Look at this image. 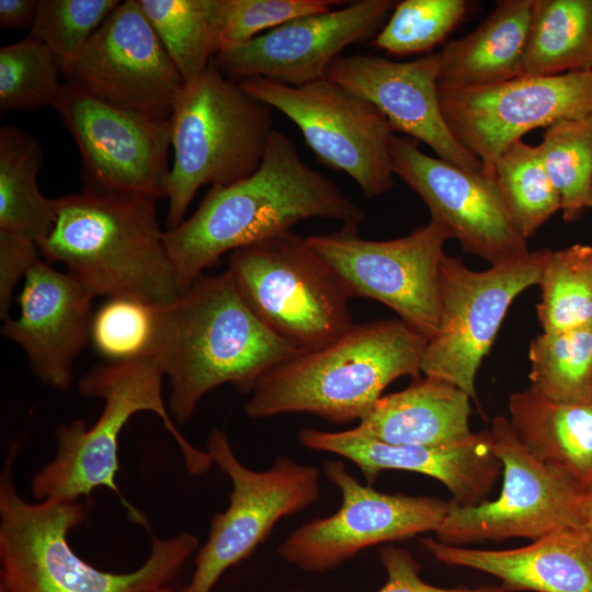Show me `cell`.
<instances>
[{
    "label": "cell",
    "instance_id": "d6986e66",
    "mask_svg": "<svg viewBox=\"0 0 592 592\" xmlns=\"http://www.w3.org/2000/svg\"><path fill=\"white\" fill-rule=\"evenodd\" d=\"M397 2L360 0L288 21L251 41L218 53L215 65L240 81L262 77L301 87L326 78L330 64L350 45L377 34Z\"/></svg>",
    "mask_w": 592,
    "mask_h": 592
},
{
    "label": "cell",
    "instance_id": "ab89813d",
    "mask_svg": "<svg viewBox=\"0 0 592 592\" xmlns=\"http://www.w3.org/2000/svg\"><path fill=\"white\" fill-rule=\"evenodd\" d=\"M36 243L0 231V317L9 318L13 291L21 277L39 260Z\"/></svg>",
    "mask_w": 592,
    "mask_h": 592
},
{
    "label": "cell",
    "instance_id": "8992f818",
    "mask_svg": "<svg viewBox=\"0 0 592 592\" xmlns=\"http://www.w3.org/2000/svg\"><path fill=\"white\" fill-rule=\"evenodd\" d=\"M163 376L150 358L109 362L82 376L79 394L103 399L101 414L90 428L82 420L57 426L56 455L33 477V496L39 501H77L106 487L119 497L134 522L146 525V517L124 499L115 481L119 434L141 411L153 412L162 420L190 474L208 470L213 464L208 452L189 443L173 423L162 395Z\"/></svg>",
    "mask_w": 592,
    "mask_h": 592
},
{
    "label": "cell",
    "instance_id": "9c48e42d",
    "mask_svg": "<svg viewBox=\"0 0 592 592\" xmlns=\"http://www.w3.org/2000/svg\"><path fill=\"white\" fill-rule=\"evenodd\" d=\"M502 464V489L496 500L459 505L452 500L434 532L444 544L460 546L524 537L532 542L563 528L584 527L585 486L565 468L536 459L497 415L490 429Z\"/></svg>",
    "mask_w": 592,
    "mask_h": 592
},
{
    "label": "cell",
    "instance_id": "8fae6325",
    "mask_svg": "<svg viewBox=\"0 0 592 592\" xmlns=\"http://www.w3.org/2000/svg\"><path fill=\"white\" fill-rule=\"evenodd\" d=\"M551 250L528 251L486 271L469 269L459 257L443 258L441 314L428 340L420 371L447 380L476 400L478 368L489 353L512 301L538 285Z\"/></svg>",
    "mask_w": 592,
    "mask_h": 592
},
{
    "label": "cell",
    "instance_id": "f6af8a7d",
    "mask_svg": "<svg viewBox=\"0 0 592 592\" xmlns=\"http://www.w3.org/2000/svg\"><path fill=\"white\" fill-rule=\"evenodd\" d=\"M0 592H8L3 587L0 585Z\"/></svg>",
    "mask_w": 592,
    "mask_h": 592
},
{
    "label": "cell",
    "instance_id": "b9f144b4",
    "mask_svg": "<svg viewBox=\"0 0 592 592\" xmlns=\"http://www.w3.org/2000/svg\"><path fill=\"white\" fill-rule=\"evenodd\" d=\"M584 528L592 536V478L584 489Z\"/></svg>",
    "mask_w": 592,
    "mask_h": 592
},
{
    "label": "cell",
    "instance_id": "7a4b0ae2",
    "mask_svg": "<svg viewBox=\"0 0 592 592\" xmlns=\"http://www.w3.org/2000/svg\"><path fill=\"white\" fill-rule=\"evenodd\" d=\"M303 353L259 320L226 271L201 275L157 307L148 358L168 376V408L183 423L214 388L230 384L250 394L267 371Z\"/></svg>",
    "mask_w": 592,
    "mask_h": 592
},
{
    "label": "cell",
    "instance_id": "2e32d148",
    "mask_svg": "<svg viewBox=\"0 0 592 592\" xmlns=\"http://www.w3.org/2000/svg\"><path fill=\"white\" fill-rule=\"evenodd\" d=\"M323 473L342 494L332 515L296 528L278 547L288 563L309 572L332 570L362 549L435 532L448 501L433 497L387 494L360 483L343 463L328 460Z\"/></svg>",
    "mask_w": 592,
    "mask_h": 592
},
{
    "label": "cell",
    "instance_id": "484cf974",
    "mask_svg": "<svg viewBox=\"0 0 592 592\" xmlns=\"http://www.w3.org/2000/svg\"><path fill=\"white\" fill-rule=\"evenodd\" d=\"M510 424L538 460L565 468L584 486L592 478V401L557 402L530 387L510 395Z\"/></svg>",
    "mask_w": 592,
    "mask_h": 592
},
{
    "label": "cell",
    "instance_id": "ffe728a7",
    "mask_svg": "<svg viewBox=\"0 0 592 592\" xmlns=\"http://www.w3.org/2000/svg\"><path fill=\"white\" fill-rule=\"evenodd\" d=\"M326 78L373 104L392 132L424 143L444 161L483 173L480 160L459 144L444 118L437 53L406 62L371 54L340 55Z\"/></svg>",
    "mask_w": 592,
    "mask_h": 592
},
{
    "label": "cell",
    "instance_id": "4316f807",
    "mask_svg": "<svg viewBox=\"0 0 592 592\" xmlns=\"http://www.w3.org/2000/svg\"><path fill=\"white\" fill-rule=\"evenodd\" d=\"M43 163L38 140L16 125L0 128V231L38 243L50 232L59 197L45 196L37 185Z\"/></svg>",
    "mask_w": 592,
    "mask_h": 592
},
{
    "label": "cell",
    "instance_id": "74e56055",
    "mask_svg": "<svg viewBox=\"0 0 592 592\" xmlns=\"http://www.w3.org/2000/svg\"><path fill=\"white\" fill-rule=\"evenodd\" d=\"M157 307L133 298H110L93 315L90 340L109 362L148 358Z\"/></svg>",
    "mask_w": 592,
    "mask_h": 592
},
{
    "label": "cell",
    "instance_id": "f35d334b",
    "mask_svg": "<svg viewBox=\"0 0 592 592\" xmlns=\"http://www.w3.org/2000/svg\"><path fill=\"white\" fill-rule=\"evenodd\" d=\"M380 561L386 569L387 581L377 592H506L501 584L441 588L426 583L420 576L421 565L413 555L395 545L380 548Z\"/></svg>",
    "mask_w": 592,
    "mask_h": 592
},
{
    "label": "cell",
    "instance_id": "9a60e30c",
    "mask_svg": "<svg viewBox=\"0 0 592 592\" xmlns=\"http://www.w3.org/2000/svg\"><path fill=\"white\" fill-rule=\"evenodd\" d=\"M53 107L78 145L88 190L155 202L167 197L170 119L115 107L68 82Z\"/></svg>",
    "mask_w": 592,
    "mask_h": 592
},
{
    "label": "cell",
    "instance_id": "6da1fadb",
    "mask_svg": "<svg viewBox=\"0 0 592 592\" xmlns=\"http://www.w3.org/2000/svg\"><path fill=\"white\" fill-rule=\"evenodd\" d=\"M365 212L330 179L310 168L293 140L274 129L260 168L212 187L198 208L163 232L181 293L227 252L292 231L310 218L358 226Z\"/></svg>",
    "mask_w": 592,
    "mask_h": 592
},
{
    "label": "cell",
    "instance_id": "e0dca14e",
    "mask_svg": "<svg viewBox=\"0 0 592 592\" xmlns=\"http://www.w3.org/2000/svg\"><path fill=\"white\" fill-rule=\"evenodd\" d=\"M65 77L104 103L163 121L184 86L139 0L115 8Z\"/></svg>",
    "mask_w": 592,
    "mask_h": 592
},
{
    "label": "cell",
    "instance_id": "603a6c76",
    "mask_svg": "<svg viewBox=\"0 0 592 592\" xmlns=\"http://www.w3.org/2000/svg\"><path fill=\"white\" fill-rule=\"evenodd\" d=\"M439 561L497 577L506 592H592V536L563 528L512 549H477L420 538Z\"/></svg>",
    "mask_w": 592,
    "mask_h": 592
},
{
    "label": "cell",
    "instance_id": "44dd1931",
    "mask_svg": "<svg viewBox=\"0 0 592 592\" xmlns=\"http://www.w3.org/2000/svg\"><path fill=\"white\" fill-rule=\"evenodd\" d=\"M298 441L307 448L340 455L362 471L372 486L383 470L418 473L441 481L459 505H476L488 499L502 464L493 449L490 430L446 445H395L357 434L352 429L325 432L305 428Z\"/></svg>",
    "mask_w": 592,
    "mask_h": 592
},
{
    "label": "cell",
    "instance_id": "30bf717a",
    "mask_svg": "<svg viewBox=\"0 0 592 592\" xmlns=\"http://www.w3.org/2000/svg\"><path fill=\"white\" fill-rule=\"evenodd\" d=\"M358 226L306 237L309 247L338 274L351 297L377 300L424 335L435 333L441 314L440 273L445 242L442 224L430 220L409 235L368 240Z\"/></svg>",
    "mask_w": 592,
    "mask_h": 592
},
{
    "label": "cell",
    "instance_id": "5bb4252c",
    "mask_svg": "<svg viewBox=\"0 0 592 592\" xmlns=\"http://www.w3.org/2000/svg\"><path fill=\"white\" fill-rule=\"evenodd\" d=\"M439 96L452 134L493 179L501 153L530 130L592 114V70L520 76L466 89L439 87Z\"/></svg>",
    "mask_w": 592,
    "mask_h": 592
},
{
    "label": "cell",
    "instance_id": "1f68e13d",
    "mask_svg": "<svg viewBox=\"0 0 592 592\" xmlns=\"http://www.w3.org/2000/svg\"><path fill=\"white\" fill-rule=\"evenodd\" d=\"M536 306L543 332L592 327V247L573 244L550 252Z\"/></svg>",
    "mask_w": 592,
    "mask_h": 592
},
{
    "label": "cell",
    "instance_id": "d4e9b609",
    "mask_svg": "<svg viewBox=\"0 0 592 592\" xmlns=\"http://www.w3.org/2000/svg\"><path fill=\"white\" fill-rule=\"evenodd\" d=\"M532 7L533 0L498 1L473 32L448 42L437 52V86L466 89L520 77Z\"/></svg>",
    "mask_w": 592,
    "mask_h": 592
},
{
    "label": "cell",
    "instance_id": "7c38bea8",
    "mask_svg": "<svg viewBox=\"0 0 592 592\" xmlns=\"http://www.w3.org/2000/svg\"><path fill=\"white\" fill-rule=\"evenodd\" d=\"M238 82L248 94L289 118L317 159L350 175L365 197L392 189V130L368 101L327 78L301 87L262 77Z\"/></svg>",
    "mask_w": 592,
    "mask_h": 592
},
{
    "label": "cell",
    "instance_id": "5b68a950",
    "mask_svg": "<svg viewBox=\"0 0 592 592\" xmlns=\"http://www.w3.org/2000/svg\"><path fill=\"white\" fill-rule=\"evenodd\" d=\"M18 446L10 448L0 477L1 587L8 592H152L181 571L198 545L181 533L152 537L148 558L127 573L100 570L70 547L69 532L86 519L77 501L29 503L15 490L13 464Z\"/></svg>",
    "mask_w": 592,
    "mask_h": 592
},
{
    "label": "cell",
    "instance_id": "60d3db41",
    "mask_svg": "<svg viewBox=\"0 0 592 592\" xmlns=\"http://www.w3.org/2000/svg\"><path fill=\"white\" fill-rule=\"evenodd\" d=\"M37 1L0 0V26L2 29L25 27L33 24Z\"/></svg>",
    "mask_w": 592,
    "mask_h": 592
},
{
    "label": "cell",
    "instance_id": "d590c367",
    "mask_svg": "<svg viewBox=\"0 0 592 592\" xmlns=\"http://www.w3.org/2000/svg\"><path fill=\"white\" fill-rule=\"evenodd\" d=\"M465 0H405L396 4L373 45L392 55L426 52L442 42L465 15Z\"/></svg>",
    "mask_w": 592,
    "mask_h": 592
},
{
    "label": "cell",
    "instance_id": "e575fe53",
    "mask_svg": "<svg viewBox=\"0 0 592 592\" xmlns=\"http://www.w3.org/2000/svg\"><path fill=\"white\" fill-rule=\"evenodd\" d=\"M117 0H39L30 35L42 41L65 76Z\"/></svg>",
    "mask_w": 592,
    "mask_h": 592
},
{
    "label": "cell",
    "instance_id": "836d02e7",
    "mask_svg": "<svg viewBox=\"0 0 592 592\" xmlns=\"http://www.w3.org/2000/svg\"><path fill=\"white\" fill-rule=\"evenodd\" d=\"M49 48L27 35L0 48V110L34 111L54 106L62 83Z\"/></svg>",
    "mask_w": 592,
    "mask_h": 592
},
{
    "label": "cell",
    "instance_id": "7bdbcfd3",
    "mask_svg": "<svg viewBox=\"0 0 592 592\" xmlns=\"http://www.w3.org/2000/svg\"><path fill=\"white\" fill-rule=\"evenodd\" d=\"M152 592H173V591L166 585V587L159 588V589H157V590H155Z\"/></svg>",
    "mask_w": 592,
    "mask_h": 592
},
{
    "label": "cell",
    "instance_id": "ee69618b",
    "mask_svg": "<svg viewBox=\"0 0 592 592\" xmlns=\"http://www.w3.org/2000/svg\"><path fill=\"white\" fill-rule=\"evenodd\" d=\"M588 207L592 208V187H591V193H590V197L588 202Z\"/></svg>",
    "mask_w": 592,
    "mask_h": 592
},
{
    "label": "cell",
    "instance_id": "4dcf8cb0",
    "mask_svg": "<svg viewBox=\"0 0 592 592\" xmlns=\"http://www.w3.org/2000/svg\"><path fill=\"white\" fill-rule=\"evenodd\" d=\"M139 3L184 83L194 80L217 54L216 0H139Z\"/></svg>",
    "mask_w": 592,
    "mask_h": 592
},
{
    "label": "cell",
    "instance_id": "277c9868",
    "mask_svg": "<svg viewBox=\"0 0 592 592\" xmlns=\"http://www.w3.org/2000/svg\"><path fill=\"white\" fill-rule=\"evenodd\" d=\"M94 297L172 303L181 288L159 228L156 202L93 190L59 197L55 224L38 243Z\"/></svg>",
    "mask_w": 592,
    "mask_h": 592
},
{
    "label": "cell",
    "instance_id": "3957f363",
    "mask_svg": "<svg viewBox=\"0 0 592 592\" xmlns=\"http://www.w3.org/2000/svg\"><path fill=\"white\" fill-rule=\"evenodd\" d=\"M428 339L401 319L353 325L332 343L267 371L244 405L251 419L311 413L358 422L402 376H418Z\"/></svg>",
    "mask_w": 592,
    "mask_h": 592
},
{
    "label": "cell",
    "instance_id": "8d00e7d4",
    "mask_svg": "<svg viewBox=\"0 0 592 592\" xmlns=\"http://www.w3.org/2000/svg\"><path fill=\"white\" fill-rule=\"evenodd\" d=\"M337 0H216L217 54L238 47L288 21L322 13ZM216 54V55H217ZM215 55V56H216Z\"/></svg>",
    "mask_w": 592,
    "mask_h": 592
},
{
    "label": "cell",
    "instance_id": "52a82bcc",
    "mask_svg": "<svg viewBox=\"0 0 592 592\" xmlns=\"http://www.w3.org/2000/svg\"><path fill=\"white\" fill-rule=\"evenodd\" d=\"M272 110L214 60L184 83L170 117L174 159L167 183L169 229L184 220L202 186H227L260 168L275 129Z\"/></svg>",
    "mask_w": 592,
    "mask_h": 592
},
{
    "label": "cell",
    "instance_id": "ac0fdd59",
    "mask_svg": "<svg viewBox=\"0 0 592 592\" xmlns=\"http://www.w3.org/2000/svg\"><path fill=\"white\" fill-rule=\"evenodd\" d=\"M390 164L425 203L431 219L448 229L463 250L491 266L528 253L511 223L494 180L422 152L417 140L392 135Z\"/></svg>",
    "mask_w": 592,
    "mask_h": 592
},
{
    "label": "cell",
    "instance_id": "7402d4cb",
    "mask_svg": "<svg viewBox=\"0 0 592 592\" xmlns=\"http://www.w3.org/2000/svg\"><path fill=\"white\" fill-rule=\"evenodd\" d=\"M94 296L70 273L38 260L18 297L20 314L3 321L2 333L24 350L34 374L66 390L72 364L90 339Z\"/></svg>",
    "mask_w": 592,
    "mask_h": 592
},
{
    "label": "cell",
    "instance_id": "f546056e",
    "mask_svg": "<svg viewBox=\"0 0 592 592\" xmlns=\"http://www.w3.org/2000/svg\"><path fill=\"white\" fill-rule=\"evenodd\" d=\"M493 180L511 223L526 240L560 209L538 146L522 139L510 145L494 163Z\"/></svg>",
    "mask_w": 592,
    "mask_h": 592
},
{
    "label": "cell",
    "instance_id": "f1b7e54d",
    "mask_svg": "<svg viewBox=\"0 0 592 592\" xmlns=\"http://www.w3.org/2000/svg\"><path fill=\"white\" fill-rule=\"evenodd\" d=\"M528 356L533 391L557 402L592 401V327L543 332Z\"/></svg>",
    "mask_w": 592,
    "mask_h": 592
},
{
    "label": "cell",
    "instance_id": "d6a6232c",
    "mask_svg": "<svg viewBox=\"0 0 592 592\" xmlns=\"http://www.w3.org/2000/svg\"><path fill=\"white\" fill-rule=\"evenodd\" d=\"M538 148L563 220H577L588 207L592 187V114L548 126Z\"/></svg>",
    "mask_w": 592,
    "mask_h": 592
},
{
    "label": "cell",
    "instance_id": "ba28073f",
    "mask_svg": "<svg viewBox=\"0 0 592 592\" xmlns=\"http://www.w3.org/2000/svg\"><path fill=\"white\" fill-rule=\"evenodd\" d=\"M227 272L259 320L304 352L332 343L354 325L345 285L293 231L232 251Z\"/></svg>",
    "mask_w": 592,
    "mask_h": 592
},
{
    "label": "cell",
    "instance_id": "83f0119b",
    "mask_svg": "<svg viewBox=\"0 0 592 592\" xmlns=\"http://www.w3.org/2000/svg\"><path fill=\"white\" fill-rule=\"evenodd\" d=\"M592 70V0H533L520 76Z\"/></svg>",
    "mask_w": 592,
    "mask_h": 592
},
{
    "label": "cell",
    "instance_id": "4fadbf2b",
    "mask_svg": "<svg viewBox=\"0 0 592 592\" xmlns=\"http://www.w3.org/2000/svg\"><path fill=\"white\" fill-rule=\"evenodd\" d=\"M207 452L230 478V503L214 515L208 538L195 557L192 579L182 592H210L220 576L249 557L282 517L305 510L319 497L316 466L278 456L266 470L249 469L219 429L210 431Z\"/></svg>",
    "mask_w": 592,
    "mask_h": 592
},
{
    "label": "cell",
    "instance_id": "cb8c5ba5",
    "mask_svg": "<svg viewBox=\"0 0 592 592\" xmlns=\"http://www.w3.org/2000/svg\"><path fill=\"white\" fill-rule=\"evenodd\" d=\"M470 400L447 380L418 375L405 389L380 397L352 430L395 445L452 444L473 434Z\"/></svg>",
    "mask_w": 592,
    "mask_h": 592
}]
</instances>
